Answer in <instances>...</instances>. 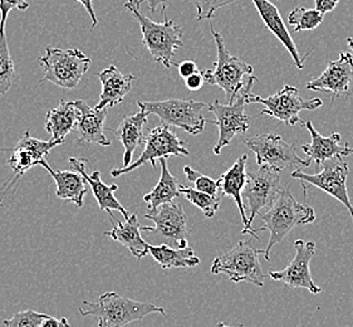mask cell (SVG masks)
<instances>
[{
    "instance_id": "cell-32",
    "label": "cell",
    "mask_w": 353,
    "mask_h": 327,
    "mask_svg": "<svg viewBox=\"0 0 353 327\" xmlns=\"http://www.w3.org/2000/svg\"><path fill=\"white\" fill-rule=\"evenodd\" d=\"M325 21V14L318 9L299 7L290 12L288 15V23L294 29V32L301 30H313Z\"/></svg>"
},
{
    "instance_id": "cell-6",
    "label": "cell",
    "mask_w": 353,
    "mask_h": 327,
    "mask_svg": "<svg viewBox=\"0 0 353 327\" xmlns=\"http://www.w3.org/2000/svg\"><path fill=\"white\" fill-rule=\"evenodd\" d=\"M91 58L79 50H61L48 47L39 58L44 70L41 82H50L65 90H73L91 67Z\"/></svg>"
},
{
    "instance_id": "cell-25",
    "label": "cell",
    "mask_w": 353,
    "mask_h": 327,
    "mask_svg": "<svg viewBox=\"0 0 353 327\" xmlns=\"http://www.w3.org/2000/svg\"><path fill=\"white\" fill-rule=\"evenodd\" d=\"M149 112L143 111L140 108L139 112L131 116H126L121 121L119 128L113 130L114 135L120 140V143L125 148L123 154V165L121 168H128L130 164L132 163V157L136 149L145 143V135H143V128L148 123Z\"/></svg>"
},
{
    "instance_id": "cell-9",
    "label": "cell",
    "mask_w": 353,
    "mask_h": 327,
    "mask_svg": "<svg viewBox=\"0 0 353 327\" xmlns=\"http://www.w3.org/2000/svg\"><path fill=\"white\" fill-rule=\"evenodd\" d=\"M137 106L150 115H156L163 125L183 128L191 135L201 134L208 121L203 115L206 105L198 101H139Z\"/></svg>"
},
{
    "instance_id": "cell-18",
    "label": "cell",
    "mask_w": 353,
    "mask_h": 327,
    "mask_svg": "<svg viewBox=\"0 0 353 327\" xmlns=\"http://www.w3.org/2000/svg\"><path fill=\"white\" fill-rule=\"evenodd\" d=\"M303 128H307L311 134V143L302 145V151L308 155V160L311 163L317 164L321 166L327 160H332L336 157H348L353 154L352 148L348 143H341V134L333 132L330 136L321 135L313 126L312 121L304 122Z\"/></svg>"
},
{
    "instance_id": "cell-24",
    "label": "cell",
    "mask_w": 353,
    "mask_h": 327,
    "mask_svg": "<svg viewBox=\"0 0 353 327\" xmlns=\"http://www.w3.org/2000/svg\"><path fill=\"white\" fill-rule=\"evenodd\" d=\"M248 155H241L219 178L223 197H232L239 209L244 228L248 227L249 218L243 201V190L248 181Z\"/></svg>"
},
{
    "instance_id": "cell-44",
    "label": "cell",
    "mask_w": 353,
    "mask_h": 327,
    "mask_svg": "<svg viewBox=\"0 0 353 327\" xmlns=\"http://www.w3.org/2000/svg\"><path fill=\"white\" fill-rule=\"evenodd\" d=\"M216 327H232V326H229V325H225V324H224V322H218V324H216Z\"/></svg>"
},
{
    "instance_id": "cell-15",
    "label": "cell",
    "mask_w": 353,
    "mask_h": 327,
    "mask_svg": "<svg viewBox=\"0 0 353 327\" xmlns=\"http://www.w3.org/2000/svg\"><path fill=\"white\" fill-rule=\"evenodd\" d=\"M62 141H43L38 140L36 137L30 136L29 130L24 132V135L17 143L13 149H1L3 151H12V157L8 160V165L13 170V177L4 185L1 190L7 188V192L18 183V180L30 170L33 166L39 165L42 160H46V157L50 155V150L56 148L58 145H62Z\"/></svg>"
},
{
    "instance_id": "cell-17",
    "label": "cell",
    "mask_w": 353,
    "mask_h": 327,
    "mask_svg": "<svg viewBox=\"0 0 353 327\" xmlns=\"http://www.w3.org/2000/svg\"><path fill=\"white\" fill-rule=\"evenodd\" d=\"M353 57L348 52H341L337 61H330L325 72L312 79L305 88L316 92L332 93V100L339 96L350 95V86L352 82Z\"/></svg>"
},
{
    "instance_id": "cell-29",
    "label": "cell",
    "mask_w": 353,
    "mask_h": 327,
    "mask_svg": "<svg viewBox=\"0 0 353 327\" xmlns=\"http://www.w3.org/2000/svg\"><path fill=\"white\" fill-rule=\"evenodd\" d=\"M168 159H161L159 160L161 164V175L160 180L155 188L143 197V201L148 204L149 213H154L157 210L159 206L171 203L172 200L176 199L181 192L179 189V183L177 179L171 174L168 168Z\"/></svg>"
},
{
    "instance_id": "cell-2",
    "label": "cell",
    "mask_w": 353,
    "mask_h": 327,
    "mask_svg": "<svg viewBox=\"0 0 353 327\" xmlns=\"http://www.w3.org/2000/svg\"><path fill=\"white\" fill-rule=\"evenodd\" d=\"M261 218L264 226L254 229V232L256 235L258 232L268 229L270 233L268 246L264 249L263 256L269 261L272 248L282 242L292 229L312 224L316 221V212L312 206L299 203L290 192V188H287L281 190L274 204L269 208L267 213L261 214Z\"/></svg>"
},
{
    "instance_id": "cell-38",
    "label": "cell",
    "mask_w": 353,
    "mask_h": 327,
    "mask_svg": "<svg viewBox=\"0 0 353 327\" xmlns=\"http://www.w3.org/2000/svg\"><path fill=\"white\" fill-rule=\"evenodd\" d=\"M185 83H186V87H188L190 91H198V90H200V88L204 86V76H203L201 71L196 72V73H194L190 77H188V79H185Z\"/></svg>"
},
{
    "instance_id": "cell-26",
    "label": "cell",
    "mask_w": 353,
    "mask_h": 327,
    "mask_svg": "<svg viewBox=\"0 0 353 327\" xmlns=\"http://www.w3.org/2000/svg\"><path fill=\"white\" fill-rule=\"evenodd\" d=\"M42 165L48 171L52 178L54 179L57 186V197L62 200H71L78 208L85 204V197L87 194V185L83 175L78 171H56L46 160H42Z\"/></svg>"
},
{
    "instance_id": "cell-35",
    "label": "cell",
    "mask_w": 353,
    "mask_h": 327,
    "mask_svg": "<svg viewBox=\"0 0 353 327\" xmlns=\"http://www.w3.org/2000/svg\"><path fill=\"white\" fill-rule=\"evenodd\" d=\"M235 1L236 0H199L198 3H195V7L198 10L196 19L198 21L212 19V15L215 14L216 10L228 7Z\"/></svg>"
},
{
    "instance_id": "cell-40",
    "label": "cell",
    "mask_w": 353,
    "mask_h": 327,
    "mask_svg": "<svg viewBox=\"0 0 353 327\" xmlns=\"http://www.w3.org/2000/svg\"><path fill=\"white\" fill-rule=\"evenodd\" d=\"M42 327H71V325H70V322H68L65 317L56 319V317L48 316L43 322Z\"/></svg>"
},
{
    "instance_id": "cell-37",
    "label": "cell",
    "mask_w": 353,
    "mask_h": 327,
    "mask_svg": "<svg viewBox=\"0 0 353 327\" xmlns=\"http://www.w3.org/2000/svg\"><path fill=\"white\" fill-rule=\"evenodd\" d=\"M177 71H179V75H180L183 79H186L188 77L192 76L194 73L199 72L198 66H196V63H195L194 61L188 59V61H183L181 63L177 64Z\"/></svg>"
},
{
    "instance_id": "cell-39",
    "label": "cell",
    "mask_w": 353,
    "mask_h": 327,
    "mask_svg": "<svg viewBox=\"0 0 353 327\" xmlns=\"http://www.w3.org/2000/svg\"><path fill=\"white\" fill-rule=\"evenodd\" d=\"M339 0H314L316 9H318L319 12H322L323 14L334 10L336 7L339 6Z\"/></svg>"
},
{
    "instance_id": "cell-10",
    "label": "cell",
    "mask_w": 353,
    "mask_h": 327,
    "mask_svg": "<svg viewBox=\"0 0 353 327\" xmlns=\"http://www.w3.org/2000/svg\"><path fill=\"white\" fill-rule=\"evenodd\" d=\"M247 103H261L264 105V110L261 111V116L267 115L272 116L276 120L282 121L288 126H296L302 122L299 114L302 111H314L323 105L321 99H311L304 100L301 97L297 87L285 85L279 92L274 93L269 97H261L258 95L248 93Z\"/></svg>"
},
{
    "instance_id": "cell-1",
    "label": "cell",
    "mask_w": 353,
    "mask_h": 327,
    "mask_svg": "<svg viewBox=\"0 0 353 327\" xmlns=\"http://www.w3.org/2000/svg\"><path fill=\"white\" fill-rule=\"evenodd\" d=\"M143 0H128L125 4L134 19L139 21L142 32V43L148 48L150 54L157 63L163 64L165 68H171L172 58L179 48L184 47V30L176 26L174 21L168 19L166 8H163V23L151 21L140 10Z\"/></svg>"
},
{
    "instance_id": "cell-13",
    "label": "cell",
    "mask_w": 353,
    "mask_h": 327,
    "mask_svg": "<svg viewBox=\"0 0 353 327\" xmlns=\"http://www.w3.org/2000/svg\"><path fill=\"white\" fill-rule=\"evenodd\" d=\"M190 152L184 143L168 125H161L150 130L149 135L145 137V149L141 157L128 165V168H119L111 170L113 178L128 174L145 164L151 163L156 168V161L170 157H189Z\"/></svg>"
},
{
    "instance_id": "cell-27",
    "label": "cell",
    "mask_w": 353,
    "mask_h": 327,
    "mask_svg": "<svg viewBox=\"0 0 353 327\" xmlns=\"http://www.w3.org/2000/svg\"><path fill=\"white\" fill-rule=\"evenodd\" d=\"M81 117V111L74 105V101L67 102L62 100L57 107L50 108L46 116V130L52 135V140L64 143L67 135H70L77 128Z\"/></svg>"
},
{
    "instance_id": "cell-34",
    "label": "cell",
    "mask_w": 353,
    "mask_h": 327,
    "mask_svg": "<svg viewBox=\"0 0 353 327\" xmlns=\"http://www.w3.org/2000/svg\"><path fill=\"white\" fill-rule=\"evenodd\" d=\"M50 315L37 313L34 310H27L14 313L13 317L4 320L7 327H42L43 322Z\"/></svg>"
},
{
    "instance_id": "cell-7",
    "label": "cell",
    "mask_w": 353,
    "mask_h": 327,
    "mask_svg": "<svg viewBox=\"0 0 353 327\" xmlns=\"http://www.w3.org/2000/svg\"><path fill=\"white\" fill-rule=\"evenodd\" d=\"M245 146L253 151L256 164L265 165L274 171L301 170V168H308L311 161L298 157L294 143L284 141L282 136L276 134H261L245 139Z\"/></svg>"
},
{
    "instance_id": "cell-14",
    "label": "cell",
    "mask_w": 353,
    "mask_h": 327,
    "mask_svg": "<svg viewBox=\"0 0 353 327\" xmlns=\"http://www.w3.org/2000/svg\"><path fill=\"white\" fill-rule=\"evenodd\" d=\"M294 249L296 256L293 261L284 270H270L269 277L273 281H278L288 286L290 290L305 288L307 291L314 295L321 293L322 290L313 281L310 268L312 258L316 255V243L298 239L297 242L294 243Z\"/></svg>"
},
{
    "instance_id": "cell-4",
    "label": "cell",
    "mask_w": 353,
    "mask_h": 327,
    "mask_svg": "<svg viewBox=\"0 0 353 327\" xmlns=\"http://www.w3.org/2000/svg\"><path fill=\"white\" fill-rule=\"evenodd\" d=\"M214 41L218 50V59L215 70H203L205 82L212 86H218L225 93L228 103H233L239 96L241 90L247 85L248 76H253L254 68L252 64L241 61V58L234 57L226 50L224 38L218 30L210 26ZM249 79V77H248Z\"/></svg>"
},
{
    "instance_id": "cell-22",
    "label": "cell",
    "mask_w": 353,
    "mask_h": 327,
    "mask_svg": "<svg viewBox=\"0 0 353 327\" xmlns=\"http://www.w3.org/2000/svg\"><path fill=\"white\" fill-rule=\"evenodd\" d=\"M258 13L261 15V21L267 26V28L274 34V36L282 42L285 50L290 52V56L293 58V62L299 70H303L304 59L307 56L301 57L298 53L297 46L290 34L288 29L284 24L282 17L279 14L278 8L270 3L269 0H253Z\"/></svg>"
},
{
    "instance_id": "cell-41",
    "label": "cell",
    "mask_w": 353,
    "mask_h": 327,
    "mask_svg": "<svg viewBox=\"0 0 353 327\" xmlns=\"http://www.w3.org/2000/svg\"><path fill=\"white\" fill-rule=\"evenodd\" d=\"M78 3H81L83 7H85V10H87V13L90 14L91 17V19H92V27L91 29L94 28L96 26H97V17H96V13H94V9H93L92 0H76Z\"/></svg>"
},
{
    "instance_id": "cell-19",
    "label": "cell",
    "mask_w": 353,
    "mask_h": 327,
    "mask_svg": "<svg viewBox=\"0 0 353 327\" xmlns=\"http://www.w3.org/2000/svg\"><path fill=\"white\" fill-rule=\"evenodd\" d=\"M74 105L81 111L77 125L78 143H97L101 146H111V141L105 134V122L110 107L96 110L87 105L85 101L76 100Z\"/></svg>"
},
{
    "instance_id": "cell-33",
    "label": "cell",
    "mask_w": 353,
    "mask_h": 327,
    "mask_svg": "<svg viewBox=\"0 0 353 327\" xmlns=\"http://www.w3.org/2000/svg\"><path fill=\"white\" fill-rule=\"evenodd\" d=\"M184 174L188 180L195 185V189L199 192H206V194H210L214 197L219 195V192L221 190L219 179L214 180L206 175H203L199 171L194 170L189 165L185 166Z\"/></svg>"
},
{
    "instance_id": "cell-42",
    "label": "cell",
    "mask_w": 353,
    "mask_h": 327,
    "mask_svg": "<svg viewBox=\"0 0 353 327\" xmlns=\"http://www.w3.org/2000/svg\"><path fill=\"white\" fill-rule=\"evenodd\" d=\"M145 1V0H143ZM148 1V6L151 12H155L156 8L159 7L160 4H163V8H166V4L169 0H146Z\"/></svg>"
},
{
    "instance_id": "cell-36",
    "label": "cell",
    "mask_w": 353,
    "mask_h": 327,
    "mask_svg": "<svg viewBox=\"0 0 353 327\" xmlns=\"http://www.w3.org/2000/svg\"><path fill=\"white\" fill-rule=\"evenodd\" d=\"M30 0H0V28L6 29L8 15L12 9L27 10Z\"/></svg>"
},
{
    "instance_id": "cell-21",
    "label": "cell",
    "mask_w": 353,
    "mask_h": 327,
    "mask_svg": "<svg viewBox=\"0 0 353 327\" xmlns=\"http://www.w3.org/2000/svg\"><path fill=\"white\" fill-rule=\"evenodd\" d=\"M102 85V91L99 95V103L94 106L96 110H102L105 107H113L121 103L126 97L134 79V75H125L111 64L106 70L96 75Z\"/></svg>"
},
{
    "instance_id": "cell-30",
    "label": "cell",
    "mask_w": 353,
    "mask_h": 327,
    "mask_svg": "<svg viewBox=\"0 0 353 327\" xmlns=\"http://www.w3.org/2000/svg\"><path fill=\"white\" fill-rule=\"evenodd\" d=\"M15 79L14 62L8 48L6 29L0 28V95H6L9 91Z\"/></svg>"
},
{
    "instance_id": "cell-11",
    "label": "cell",
    "mask_w": 353,
    "mask_h": 327,
    "mask_svg": "<svg viewBox=\"0 0 353 327\" xmlns=\"http://www.w3.org/2000/svg\"><path fill=\"white\" fill-rule=\"evenodd\" d=\"M322 170L317 174H305L302 170L292 171V178L297 179L303 186L304 197H307L308 186H316L318 189L330 194L346 206L353 221V206L348 197L347 178L350 174L348 164L343 157H336L322 164Z\"/></svg>"
},
{
    "instance_id": "cell-28",
    "label": "cell",
    "mask_w": 353,
    "mask_h": 327,
    "mask_svg": "<svg viewBox=\"0 0 353 327\" xmlns=\"http://www.w3.org/2000/svg\"><path fill=\"white\" fill-rule=\"evenodd\" d=\"M149 255L152 256L156 262L163 270L170 268H192L200 264L199 258L194 249L191 247L186 248H172L168 244L160 246H149Z\"/></svg>"
},
{
    "instance_id": "cell-20",
    "label": "cell",
    "mask_w": 353,
    "mask_h": 327,
    "mask_svg": "<svg viewBox=\"0 0 353 327\" xmlns=\"http://www.w3.org/2000/svg\"><path fill=\"white\" fill-rule=\"evenodd\" d=\"M70 164L74 168V170L81 172L85 179V181L91 186L93 195L96 198V201L99 203V209L102 212H112L117 210L120 212L125 221L130 218V214L128 210L122 206L120 201L114 197V192H117L119 186L116 184L106 185L102 179H101V172L99 170L93 171L92 174L87 172V165H85V159H78V157H70Z\"/></svg>"
},
{
    "instance_id": "cell-8",
    "label": "cell",
    "mask_w": 353,
    "mask_h": 327,
    "mask_svg": "<svg viewBox=\"0 0 353 327\" xmlns=\"http://www.w3.org/2000/svg\"><path fill=\"white\" fill-rule=\"evenodd\" d=\"M256 81L258 79L255 76H250L248 79L247 85L241 90L233 103L223 105L219 100H215L210 105H208L209 112L215 115V120L210 122L219 128V139L214 146L215 155H219L221 150L230 145L235 136L247 132L250 128V117L245 114V105L248 93L250 92L252 86Z\"/></svg>"
},
{
    "instance_id": "cell-23",
    "label": "cell",
    "mask_w": 353,
    "mask_h": 327,
    "mask_svg": "<svg viewBox=\"0 0 353 327\" xmlns=\"http://www.w3.org/2000/svg\"><path fill=\"white\" fill-rule=\"evenodd\" d=\"M110 217L116 221L114 227L110 232H105L106 237H111L113 241L121 243L132 253V256L141 261L143 257L149 255V246L141 237V223L136 214L130 215L126 221H119L112 212H110Z\"/></svg>"
},
{
    "instance_id": "cell-16",
    "label": "cell",
    "mask_w": 353,
    "mask_h": 327,
    "mask_svg": "<svg viewBox=\"0 0 353 327\" xmlns=\"http://www.w3.org/2000/svg\"><path fill=\"white\" fill-rule=\"evenodd\" d=\"M146 219L155 223V227H142V230L159 233L176 244L177 248L188 247V226L186 215L181 204L168 203L159 206L154 213L145 215Z\"/></svg>"
},
{
    "instance_id": "cell-43",
    "label": "cell",
    "mask_w": 353,
    "mask_h": 327,
    "mask_svg": "<svg viewBox=\"0 0 353 327\" xmlns=\"http://www.w3.org/2000/svg\"><path fill=\"white\" fill-rule=\"evenodd\" d=\"M347 43H348V47L351 48V50H353V38L348 37V38H347Z\"/></svg>"
},
{
    "instance_id": "cell-31",
    "label": "cell",
    "mask_w": 353,
    "mask_h": 327,
    "mask_svg": "<svg viewBox=\"0 0 353 327\" xmlns=\"http://www.w3.org/2000/svg\"><path fill=\"white\" fill-rule=\"evenodd\" d=\"M179 189L181 195H184V198L189 200L191 204L198 206L199 209L204 213L205 217L212 218L218 212L223 195L214 197L206 192H199L195 188H189L185 185H180Z\"/></svg>"
},
{
    "instance_id": "cell-3",
    "label": "cell",
    "mask_w": 353,
    "mask_h": 327,
    "mask_svg": "<svg viewBox=\"0 0 353 327\" xmlns=\"http://www.w3.org/2000/svg\"><path fill=\"white\" fill-rule=\"evenodd\" d=\"M79 313L82 316H94L99 320V327H123L142 320L150 313L166 315V310L154 304L122 297L117 292H106L99 296V302L83 301Z\"/></svg>"
},
{
    "instance_id": "cell-5",
    "label": "cell",
    "mask_w": 353,
    "mask_h": 327,
    "mask_svg": "<svg viewBox=\"0 0 353 327\" xmlns=\"http://www.w3.org/2000/svg\"><path fill=\"white\" fill-rule=\"evenodd\" d=\"M259 255H264V249H255L252 241H241L214 259L210 272L214 275H226L234 284L248 282L263 287L264 272L261 270Z\"/></svg>"
},
{
    "instance_id": "cell-12",
    "label": "cell",
    "mask_w": 353,
    "mask_h": 327,
    "mask_svg": "<svg viewBox=\"0 0 353 327\" xmlns=\"http://www.w3.org/2000/svg\"><path fill=\"white\" fill-rule=\"evenodd\" d=\"M281 175L278 171L270 169L265 165L259 166V170L248 175V181L244 190L243 198L248 200L249 206V223L247 228H243V235H250L259 241V237L255 235L254 229L252 228L255 217L259 214L261 209L270 208L274 204L279 192H281Z\"/></svg>"
}]
</instances>
